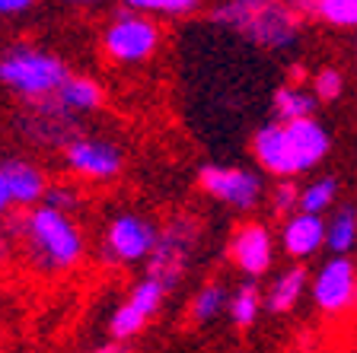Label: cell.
I'll use <instances>...</instances> for the list:
<instances>
[{"label":"cell","mask_w":357,"mask_h":353,"mask_svg":"<svg viewBox=\"0 0 357 353\" xmlns=\"http://www.w3.org/2000/svg\"><path fill=\"white\" fill-rule=\"evenodd\" d=\"M300 188L294 178H278L275 182V191H271V210L275 217H290L294 210H300Z\"/></svg>","instance_id":"obj_27"},{"label":"cell","mask_w":357,"mask_h":353,"mask_svg":"<svg viewBox=\"0 0 357 353\" xmlns=\"http://www.w3.org/2000/svg\"><path fill=\"white\" fill-rule=\"evenodd\" d=\"M287 0H223L211 10V22L243 36L245 42L259 45L265 52H290L300 42V22Z\"/></svg>","instance_id":"obj_2"},{"label":"cell","mask_w":357,"mask_h":353,"mask_svg":"<svg viewBox=\"0 0 357 353\" xmlns=\"http://www.w3.org/2000/svg\"><path fill=\"white\" fill-rule=\"evenodd\" d=\"M252 159L259 162V169L268 172L271 178H297V162H294V150L287 140V127L284 121H268L252 134Z\"/></svg>","instance_id":"obj_14"},{"label":"cell","mask_w":357,"mask_h":353,"mask_svg":"<svg viewBox=\"0 0 357 353\" xmlns=\"http://www.w3.org/2000/svg\"><path fill=\"white\" fill-rule=\"evenodd\" d=\"M290 7L297 10V13H303V16H316V7H319V0H287Z\"/></svg>","instance_id":"obj_30"},{"label":"cell","mask_w":357,"mask_h":353,"mask_svg":"<svg viewBox=\"0 0 357 353\" xmlns=\"http://www.w3.org/2000/svg\"><path fill=\"white\" fill-rule=\"evenodd\" d=\"M67 3H99V0H67Z\"/></svg>","instance_id":"obj_31"},{"label":"cell","mask_w":357,"mask_h":353,"mask_svg":"<svg viewBox=\"0 0 357 353\" xmlns=\"http://www.w3.org/2000/svg\"><path fill=\"white\" fill-rule=\"evenodd\" d=\"M312 302L326 322H348L357 315V265L351 255H332L319 265L310 283Z\"/></svg>","instance_id":"obj_5"},{"label":"cell","mask_w":357,"mask_h":353,"mask_svg":"<svg viewBox=\"0 0 357 353\" xmlns=\"http://www.w3.org/2000/svg\"><path fill=\"white\" fill-rule=\"evenodd\" d=\"M156 239H160V226L153 220L141 214H115L105 226L102 235V255L109 265H119V267H131V265H141L153 255L156 249Z\"/></svg>","instance_id":"obj_8"},{"label":"cell","mask_w":357,"mask_h":353,"mask_svg":"<svg viewBox=\"0 0 357 353\" xmlns=\"http://www.w3.org/2000/svg\"><path fill=\"white\" fill-rule=\"evenodd\" d=\"M121 3L150 16H169V19H178V16H188L201 10V0H121Z\"/></svg>","instance_id":"obj_25"},{"label":"cell","mask_w":357,"mask_h":353,"mask_svg":"<svg viewBox=\"0 0 357 353\" xmlns=\"http://www.w3.org/2000/svg\"><path fill=\"white\" fill-rule=\"evenodd\" d=\"M310 86L319 96V102H338L344 96V74L338 67H319L310 77Z\"/></svg>","instance_id":"obj_26"},{"label":"cell","mask_w":357,"mask_h":353,"mask_svg":"<svg viewBox=\"0 0 357 353\" xmlns=\"http://www.w3.org/2000/svg\"><path fill=\"white\" fill-rule=\"evenodd\" d=\"M335 204H338V178H332V175L312 178V182L303 185V191H300V210L326 214V210H335Z\"/></svg>","instance_id":"obj_23"},{"label":"cell","mask_w":357,"mask_h":353,"mask_svg":"<svg viewBox=\"0 0 357 353\" xmlns=\"http://www.w3.org/2000/svg\"><path fill=\"white\" fill-rule=\"evenodd\" d=\"M275 118L278 121H294V118H306L316 111L319 105V96L312 93V86L306 89L303 83H287V86H278L275 89Z\"/></svg>","instance_id":"obj_20"},{"label":"cell","mask_w":357,"mask_h":353,"mask_svg":"<svg viewBox=\"0 0 357 353\" xmlns=\"http://www.w3.org/2000/svg\"><path fill=\"white\" fill-rule=\"evenodd\" d=\"M198 188L208 198L233 207L239 214H249L265 198V182L259 172L236 169V166H201L198 169Z\"/></svg>","instance_id":"obj_10"},{"label":"cell","mask_w":357,"mask_h":353,"mask_svg":"<svg viewBox=\"0 0 357 353\" xmlns=\"http://www.w3.org/2000/svg\"><path fill=\"white\" fill-rule=\"evenodd\" d=\"M201 239V226L195 217L178 214L160 229V239H156L153 255L147 258V274L156 277L166 290H176L182 283V277L188 274L192 265L195 245Z\"/></svg>","instance_id":"obj_6"},{"label":"cell","mask_w":357,"mask_h":353,"mask_svg":"<svg viewBox=\"0 0 357 353\" xmlns=\"http://www.w3.org/2000/svg\"><path fill=\"white\" fill-rule=\"evenodd\" d=\"M45 201L54 204V207H61V210H67V214H74V210H80L83 194H80V188L70 185V182H52V188H48Z\"/></svg>","instance_id":"obj_28"},{"label":"cell","mask_w":357,"mask_h":353,"mask_svg":"<svg viewBox=\"0 0 357 353\" xmlns=\"http://www.w3.org/2000/svg\"><path fill=\"white\" fill-rule=\"evenodd\" d=\"M227 306H230L227 287H223V283H217V280H208V283L195 290V296L188 299V324L204 328V324L217 322V318L227 312Z\"/></svg>","instance_id":"obj_18"},{"label":"cell","mask_w":357,"mask_h":353,"mask_svg":"<svg viewBox=\"0 0 357 353\" xmlns=\"http://www.w3.org/2000/svg\"><path fill=\"white\" fill-rule=\"evenodd\" d=\"M312 19L326 22L332 29H357V0H319Z\"/></svg>","instance_id":"obj_24"},{"label":"cell","mask_w":357,"mask_h":353,"mask_svg":"<svg viewBox=\"0 0 357 353\" xmlns=\"http://www.w3.org/2000/svg\"><path fill=\"white\" fill-rule=\"evenodd\" d=\"M52 182L45 175L42 166H36L26 156H3L0 162V210L16 214L42 204Z\"/></svg>","instance_id":"obj_11"},{"label":"cell","mask_w":357,"mask_h":353,"mask_svg":"<svg viewBox=\"0 0 357 353\" xmlns=\"http://www.w3.org/2000/svg\"><path fill=\"white\" fill-rule=\"evenodd\" d=\"M284 127H287V140H290V150H294V162H297L300 175L316 169V166L328 156V150H332L328 131L312 115L284 121Z\"/></svg>","instance_id":"obj_15"},{"label":"cell","mask_w":357,"mask_h":353,"mask_svg":"<svg viewBox=\"0 0 357 353\" xmlns=\"http://www.w3.org/2000/svg\"><path fill=\"white\" fill-rule=\"evenodd\" d=\"M61 159H64V169L70 175L93 185H109L125 172V153L105 137H83V134H77L61 150Z\"/></svg>","instance_id":"obj_9"},{"label":"cell","mask_w":357,"mask_h":353,"mask_svg":"<svg viewBox=\"0 0 357 353\" xmlns=\"http://www.w3.org/2000/svg\"><path fill=\"white\" fill-rule=\"evenodd\" d=\"M160 42H163V29H160L156 16L121 3V10L102 29L99 48H102L109 64L131 67V64H147L160 52Z\"/></svg>","instance_id":"obj_4"},{"label":"cell","mask_w":357,"mask_h":353,"mask_svg":"<svg viewBox=\"0 0 357 353\" xmlns=\"http://www.w3.org/2000/svg\"><path fill=\"white\" fill-rule=\"evenodd\" d=\"M54 96L74 111V115H93V111H99L105 105L102 83L93 80V77H86V74H70L64 83H61V89L54 93Z\"/></svg>","instance_id":"obj_17"},{"label":"cell","mask_w":357,"mask_h":353,"mask_svg":"<svg viewBox=\"0 0 357 353\" xmlns=\"http://www.w3.org/2000/svg\"><path fill=\"white\" fill-rule=\"evenodd\" d=\"M261 312H265V293H261V290L252 283V277H249L243 287L230 296L227 315H230V322H233L236 331H252Z\"/></svg>","instance_id":"obj_19"},{"label":"cell","mask_w":357,"mask_h":353,"mask_svg":"<svg viewBox=\"0 0 357 353\" xmlns=\"http://www.w3.org/2000/svg\"><path fill=\"white\" fill-rule=\"evenodd\" d=\"M354 334H357V315H354Z\"/></svg>","instance_id":"obj_32"},{"label":"cell","mask_w":357,"mask_h":353,"mask_svg":"<svg viewBox=\"0 0 357 353\" xmlns=\"http://www.w3.org/2000/svg\"><path fill=\"white\" fill-rule=\"evenodd\" d=\"M36 7V0H0V13L3 16H22Z\"/></svg>","instance_id":"obj_29"},{"label":"cell","mask_w":357,"mask_h":353,"mask_svg":"<svg viewBox=\"0 0 357 353\" xmlns=\"http://www.w3.org/2000/svg\"><path fill=\"white\" fill-rule=\"evenodd\" d=\"M3 242L20 245L22 265L36 271L38 277L70 274L86 258V239H83V229L77 226L74 214H67L48 201L29 207V210H20V214H7Z\"/></svg>","instance_id":"obj_1"},{"label":"cell","mask_w":357,"mask_h":353,"mask_svg":"<svg viewBox=\"0 0 357 353\" xmlns=\"http://www.w3.org/2000/svg\"><path fill=\"white\" fill-rule=\"evenodd\" d=\"M16 127H20L22 140L38 150H64L80 134L77 115L58 96L22 102L20 115H16Z\"/></svg>","instance_id":"obj_7"},{"label":"cell","mask_w":357,"mask_h":353,"mask_svg":"<svg viewBox=\"0 0 357 353\" xmlns=\"http://www.w3.org/2000/svg\"><path fill=\"white\" fill-rule=\"evenodd\" d=\"M67 77H70V67L64 64V58L29 42L10 45L0 58V80L20 102L54 96Z\"/></svg>","instance_id":"obj_3"},{"label":"cell","mask_w":357,"mask_h":353,"mask_svg":"<svg viewBox=\"0 0 357 353\" xmlns=\"http://www.w3.org/2000/svg\"><path fill=\"white\" fill-rule=\"evenodd\" d=\"M230 261L236 265L239 274L245 277H261L271 271L275 261V235L261 220H245L233 229L230 235Z\"/></svg>","instance_id":"obj_12"},{"label":"cell","mask_w":357,"mask_h":353,"mask_svg":"<svg viewBox=\"0 0 357 353\" xmlns=\"http://www.w3.org/2000/svg\"><path fill=\"white\" fill-rule=\"evenodd\" d=\"M326 249L332 255H351L357 249V207L354 204H342L332 210Z\"/></svg>","instance_id":"obj_21"},{"label":"cell","mask_w":357,"mask_h":353,"mask_svg":"<svg viewBox=\"0 0 357 353\" xmlns=\"http://www.w3.org/2000/svg\"><path fill=\"white\" fill-rule=\"evenodd\" d=\"M310 283H312V277L303 261L284 267V271L271 280V287H268V293H265V312H271V315H290V312L300 306V299L306 296Z\"/></svg>","instance_id":"obj_16"},{"label":"cell","mask_w":357,"mask_h":353,"mask_svg":"<svg viewBox=\"0 0 357 353\" xmlns=\"http://www.w3.org/2000/svg\"><path fill=\"white\" fill-rule=\"evenodd\" d=\"M147 324H150V318L144 315V312L137 309L131 299H125L119 309L112 312V318H109V338L119 340V344H131V340L137 338Z\"/></svg>","instance_id":"obj_22"},{"label":"cell","mask_w":357,"mask_h":353,"mask_svg":"<svg viewBox=\"0 0 357 353\" xmlns=\"http://www.w3.org/2000/svg\"><path fill=\"white\" fill-rule=\"evenodd\" d=\"M328 235V220L326 214H310V210H294L290 217H284L278 242H281L284 255L290 261H310L312 255H319L326 249Z\"/></svg>","instance_id":"obj_13"}]
</instances>
